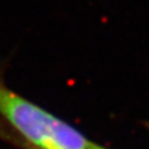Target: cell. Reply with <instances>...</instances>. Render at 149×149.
<instances>
[{"label":"cell","mask_w":149,"mask_h":149,"mask_svg":"<svg viewBox=\"0 0 149 149\" xmlns=\"http://www.w3.org/2000/svg\"><path fill=\"white\" fill-rule=\"evenodd\" d=\"M100 149H104V148H100Z\"/></svg>","instance_id":"obj_2"},{"label":"cell","mask_w":149,"mask_h":149,"mask_svg":"<svg viewBox=\"0 0 149 149\" xmlns=\"http://www.w3.org/2000/svg\"><path fill=\"white\" fill-rule=\"evenodd\" d=\"M0 139L22 149H100L81 132L0 78Z\"/></svg>","instance_id":"obj_1"}]
</instances>
